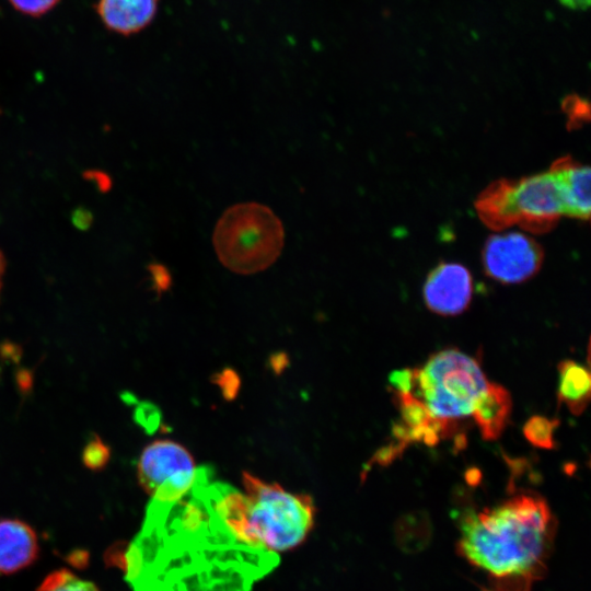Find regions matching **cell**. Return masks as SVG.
<instances>
[{"label": "cell", "mask_w": 591, "mask_h": 591, "mask_svg": "<svg viewBox=\"0 0 591 591\" xmlns=\"http://www.w3.org/2000/svg\"><path fill=\"white\" fill-rule=\"evenodd\" d=\"M194 489L189 501L149 505L118 561L132 591H251L278 565L237 541Z\"/></svg>", "instance_id": "cell-1"}, {"label": "cell", "mask_w": 591, "mask_h": 591, "mask_svg": "<svg viewBox=\"0 0 591 591\" xmlns=\"http://www.w3.org/2000/svg\"><path fill=\"white\" fill-rule=\"evenodd\" d=\"M555 525L547 502L523 491L493 507L464 511L459 549L497 583L521 591L543 570Z\"/></svg>", "instance_id": "cell-2"}, {"label": "cell", "mask_w": 591, "mask_h": 591, "mask_svg": "<svg viewBox=\"0 0 591 591\" xmlns=\"http://www.w3.org/2000/svg\"><path fill=\"white\" fill-rule=\"evenodd\" d=\"M243 490L216 484L213 503L229 529L248 546L273 554L291 551L305 541L314 525L310 496L286 490L247 472Z\"/></svg>", "instance_id": "cell-3"}, {"label": "cell", "mask_w": 591, "mask_h": 591, "mask_svg": "<svg viewBox=\"0 0 591 591\" xmlns=\"http://www.w3.org/2000/svg\"><path fill=\"white\" fill-rule=\"evenodd\" d=\"M475 209L482 222L497 232L518 225L543 234L566 216L564 190L551 167L518 179L493 182L478 195Z\"/></svg>", "instance_id": "cell-4"}, {"label": "cell", "mask_w": 591, "mask_h": 591, "mask_svg": "<svg viewBox=\"0 0 591 591\" xmlns=\"http://www.w3.org/2000/svg\"><path fill=\"white\" fill-rule=\"evenodd\" d=\"M285 229L267 206L255 201L235 204L218 219L212 244L220 263L239 275L270 267L280 256Z\"/></svg>", "instance_id": "cell-5"}, {"label": "cell", "mask_w": 591, "mask_h": 591, "mask_svg": "<svg viewBox=\"0 0 591 591\" xmlns=\"http://www.w3.org/2000/svg\"><path fill=\"white\" fill-rule=\"evenodd\" d=\"M489 381L477 360L459 349L432 355L421 369H413L409 391L424 402L436 419L452 424L472 415Z\"/></svg>", "instance_id": "cell-6"}, {"label": "cell", "mask_w": 591, "mask_h": 591, "mask_svg": "<svg viewBox=\"0 0 591 591\" xmlns=\"http://www.w3.org/2000/svg\"><path fill=\"white\" fill-rule=\"evenodd\" d=\"M202 473L181 444L171 440H155L141 452L137 478L152 502L172 506L194 489Z\"/></svg>", "instance_id": "cell-7"}, {"label": "cell", "mask_w": 591, "mask_h": 591, "mask_svg": "<svg viewBox=\"0 0 591 591\" xmlns=\"http://www.w3.org/2000/svg\"><path fill=\"white\" fill-rule=\"evenodd\" d=\"M482 260L488 277L502 283H519L537 274L544 251L533 237L511 231L490 235L485 242Z\"/></svg>", "instance_id": "cell-8"}, {"label": "cell", "mask_w": 591, "mask_h": 591, "mask_svg": "<svg viewBox=\"0 0 591 591\" xmlns=\"http://www.w3.org/2000/svg\"><path fill=\"white\" fill-rule=\"evenodd\" d=\"M422 293L427 308L433 313L443 316L459 315L467 309L472 300V275L459 263H440L428 274Z\"/></svg>", "instance_id": "cell-9"}, {"label": "cell", "mask_w": 591, "mask_h": 591, "mask_svg": "<svg viewBox=\"0 0 591 591\" xmlns=\"http://www.w3.org/2000/svg\"><path fill=\"white\" fill-rule=\"evenodd\" d=\"M39 555L35 530L20 519H0V575L30 567Z\"/></svg>", "instance_id": "cell-10"}, {"label": "cell", "mask_w": 591, "mask_h": 591, "mask_svg": "<svg viewBox=\"0 0 591 591\" xmlns=\"http://www.w3.org/2000/svg\"><path fill=\"white\" fill-rule=\"evenodd\" d=\"M159 3L160 0H99L95 10L107 30L129 36L152 23Z\"/></svg>", "instance_id": "cell-11"}, {"label": "cell", "mask_w": 591, "mask_h": 591, "mask_svg": "<svg viewBox=\"0 0 591 591\" xmlns=\"http://www.w3.org/2000/svg\"><path fill=\"white\" fill-rule=\"evenodd\" d=\"M551 169L561 184L566 216L579 220L590 217V167L566 155L553 162Z\"/></svg>", "instance_id": "cell-12"}, {"label": "cell", "mask_w": 591, "mask_h": 591, "mask_svg": "<svg viewBox=\"0 0 591 591\" xmlns=\"http://www.w3.org/2000/svg\"><path fill=\"white\" fill-rule=\"evenodd\" d=\"M512 412L510 393L501 385L488 383L476 401L472 415L485 440L498 439L506 428Z\"/></svg>", "instance_id": "cell-13"}, {"label": "cell", "mask_w": 591, "mask_h": 591, "mask_svg": "<svg viewBox=\"0 0 591 591\" xmlns=\"http://www.w3.org/2000/svg\"><path fill=\"white\" fill-rule=\"evenodd\" d=\"M557 397L573 415H580L590 401L591 376L587 368L573 360L558 364Z\"/></svg>", "instance_id": "cell-14"}, {"label": "cell", "mask_w": 591, "mask_h": 591, "mask_svg": "<svg viewBox=\"0 0 591 591\" xmlns=\"http://www.w3.org/2000/svg\"><path fill=\"white\" fill-rule=\"evenodd\" d=\"M37 591H100L92 582L68 569H58L44 578Z\"/></svg>", "instance_id": "cell-15"}, {"label": "cell", "mask_w": 591, "mask_h": 591, "mask_svg": "<svg viewBox=\"0 0 591 591\" xmlns=\"http://www.w3.org/2000/svg\"><path fill=\"white\" fill-rule=\"evenodd\" d=\"M557 426V419L533 416L523 426V434L533 447L553 449L555 447L554 433Z\"/></svg>", "instance_id": "cell-16"}, {"label": "cell", "mask_w": 591, "mask_h": 591, "mask_svg": "<svg viewBox=\"0 0 591 591\" xmlns=\"http://www.w3.org/2000/svg\"><path fill=\"white\" fill-rule=\"evenodd\" d=\"M109 459V447L99 436L91 437L82 452L84 466L92 471H100L108 464Z\"/></svg>", "instance_id": "cell-17"}, {"label": "cell", "mask_w": 591, "mask_h": 591, "mask_svg": "<svg viewBox=\"0 0 591 591\" xmlns=\"http://www.w3.org/2000/svg\"><path fill=\"white\" fill-rule=\"evenodd\" d=\"M22 14L39 18L51 11L60 0H8Z\"/></svg>", "instance_id": "cell-18"}, {"label": "cell", "mask_w": 591, "mask_h": 591, "mask_svg": "<svg viewBox=\"0 0 591 591\" xmlns=\"http://www.w3.org/2000/svg\"><path fill=\"white\" fill-rule=\"evenodd\" d=\"M71 219L73 225L80 230L89 229L93 221L91 211L83 207L74 209Z\"/></svg>", "instance_id": "cell-19"}, {"label": "cell", "mask_w": 591, "mask_h": 591, "mask_svg": "<svg viewBox=\"0 0 591 591\" xmlns=\"http://www.w3.org/2000/svg\"><path fill=\"white\" fill-rule=\"evenodd\" d=\"M566 8L571 10H587L590 0H559Z\"/></svg>", "instance_id": "cell-20"}, {"label": "cell", "mask_w": 591, "mask_h": 591, "mask_svg": "<svg viewBox=\"0 0 591 591\" xmlns=\"http://www.w3.org/2000/svg\"><path fill=\"white\" fill-rule=\"evenodd\" d=\"M91 177L96 179V184L101 189H107L109 187V179L105 174L100 172H91Z\"/></svg>", "instance_id": "cell-21"}, {"label": "cell", "mask_w": 591, "mask_h": 591, "mask_svg": "<svg viewBox=\"0 0 591 591\" xmlns=\"http://www.w3.org/2000/svg\"><path fill=\"white\" fill-rule=\"evenodd\" d=\"M4 271V258L2 256V253L0 252V279H1V276Z\"/></svg>", "instance_id": "cell-22"}, {"label": "cell", "mask_w": 591, "mask_h": 591, "mask_svg": "<svg viewBox=\"0 0 591 591\" xmlns=\"http://www.w3.org/2000/svg\"><path fill=\"white\" fill-rule=\"evenodd\" d=\"M0 288H1V279H0Z\"/></svg>", "instance_id": "cell-23"}]
</instances>
